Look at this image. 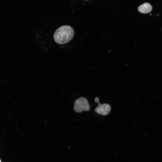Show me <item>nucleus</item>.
Masks as SVG:
<instances>
[{"label":"nucleus","instance_id":"3","mask_svg":"<svg viewBox=\"0 0 162 162\" xmlns=\"http://www.w3.org/2000/svg\"><path fill=\"white\" fill-rule=\"evenodd\" d=\"M94 100L98 104V106L95 109V111L96 113L105 116L110 112L111 108L109 104L105 103L100 104L99 102V99L98 97H96Z\"/></svg>","mask_w":162,"mask_h":162},{"label":"nucleus","instance_id":"1","mask_svg":"<svg viewBox=\"0 0 162 162\" xmlns=\"http://www.w3.org/2000/svg\"><path fill=\"white\" fill-rule=\"evenodd\" d=\"M74 35V30L71 27L67 25L63 26L56 31L54 35V39L56 43L63 44L71 40Z\"/></svg>","mask_w":162,"mask_h":162},{"label":"nucleus","instance_id":"2","mask_svg":"<svg viewBox=\"0 0 162 162\" xmlns=\"http://www.w3.org/2000/svg\"><path fill=\"white\" fill-rule=\"evenodd\" d=\"M74 109L76 112L80 113L82 111H89L90 106L87 99L81 97L75 100Z\"/></svg>","mask_w":162,"mask_h":162},{"label":"nucleus","instance_id":"6","mask_svg":"<svg viewBox=\"0 0 162 162\" xmlns=\"http://www.w3.org/2000/svg\"></svg>","mask_w":162,"mask_h":162},{"label":"nucleus","instance_id":"4","mask_svg":"<svg viewBox=\"0 0 162 162\" xmlns=\"http://www.w3.org/2000/svg\"><path fill=\"white\" fill-rule=\"evenodd\" d=\"M152 8V6L148 3H145L140 5L138 8V11L143 14L148 13L151 11Z\"/></svg>","mask_w":162,"mask_h":162},{"label":"nucleus","instance_id":"5","mask_svg":"<svg viewBox=\"0 0 162 162\" xmlns=\"http://www.w3.org/2000/svg\"><path fill=\"white\" fill-rule=\"evenodd\" d=\"M0 162H1V161L0 159Z\"/></svg>","mask_w":162,"mask_h":162}]
</instances>
